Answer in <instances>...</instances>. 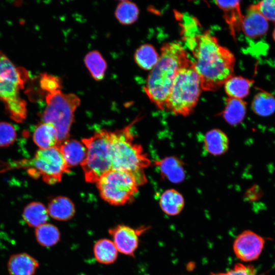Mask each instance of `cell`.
<instances>
[{
  "instance_id": "obj_2",
  "label": "cell",
  "mask_w": 275,
  "mask_h": 275,
  "mask_svg": "<svg viewBox=\"0 0 275 275\" xmlns=\"http://www.w3.org/2000/svg\"><path fill=\"white\" fill-rule=\"evenodd\" d=\"M190 60L186 50L178 43H166L161 47L158 61L151 70L144 88L151 102L160 109H165L178 71Z\"/></svg>"
},
{
  "instance_id": "obj_3",
  "label": "cell",
  "mask_w": 275,
  "mask_h": 275,
  "mask_svg": "<svg viewBox=\"0 0 275 275\" xmlns=\"http://www.w3.org/2000/svg\"><path fill=\"white\" fill-rule=\"evenodd\" d=\"M134 122L135 121L121 129L111 131L113 169L132 174L141 185L146 182L144 169L151 161L142 147L133 143L131 128Z\"/></svg>"
},
{
  "instance_id": "obj_17",
  "label": "cell",
  "mask_w": 275,
  "mask_h": 275,
  "mask_svg": "<svg viewBox=\"0 0 275 275\" xmlns=\"http://www.w3.org/2000/svg\"><path fill=\"white\" fill-rule=\"evenodd\" d=\"M155 163L158 167L162 176L170 181L177 183L184 179L185 172L183 164L177 157H167L157 161Z\"/></svg>"
},
{
  "instance_id": "obj_13",
  "label": "cell",
  "mask_w": 275,
  "mask_h": 275,
  "mask_svg": "<svg viewBox=\"0 0 275 275\" xmlns=\"http://www.w3.org/2000/svg\"><path fill=\"white\" fill-rule=\"evenodd\" d=\"M38 261L26 253L12 255L8 259L7 269L10 275H34Z\"/></svg>"
},
{
  "instance_id": "obj_11",
  "label": "cell",
  "mask_w": 275,
  "mask_h": 275,
  "mask_svg": "<svg viewBox=\"0 0 275 275\" xmlns=\"http://www.w3.org/2000/svg\"><path fill=\"white\" fill-rule=\"evenodd\" d=\"M146 228L134 229L124 224H118L108 230L118 252L133 257L139 244V236Z\"/></svg>"
},
{
  "instance_id": "obj_31",
  "label": "cell",
  "mask_w": 275,
  "mask_h": 275,
  "mask_svg": "<svg viewBox=\"0 0 275 275\" xmlns=\"http://www.w3.org/2000/svg\"><path fill=\"white\" fill-rule=\"evenodd\" d=\"M40 87L47 94L61 90V79L47 73L42 74L40 80Z\"/></svg>"
},
{
  "instance_id": "obj_33",
  "label": "cell",
  "mask_w": 275,
  "mask_h": 275,
  "mask_svg": "<svg viewBox=\"0 0 275 275\" xmlns=\"http://www.w3.org/2000/svg\"><path fill=\"white\" fill-rule=\"evenodd\" d=\"M253 5L267 21L275 22V0L262 1Z\"/></svg>"
},
{
  "instance_id": "obj_16",
  "label": "cell",
  "mask_w": 275,
  "mask_h": 275,
  "mask_svg": "<svg viewBox=\"0 0 275 275\" xmlns=\"http://www.w3.org/2000/svg\"><path fill=\"white\" fill-rule=\"evenodd\" d=\"M49 215L59 221H67L75 215V207L68 197L58 196L52 199L47 207Z\"/></svg>"
},
{
  "instance_id": "obj_21",
  "label": "cell",
  "mask_w": 275,
  "mask_h": 275,
  "mask_svg": "<svg viewBox=\"0 0 275 275\" xmlns=\"http://www.w3.org/2000/svg\"><path fill=\"white\" fill-rule=\"evenodd\" d=\"M159 204L162 211L170 216L179 214L184 206L182 195L174 189H169L162 193Z\"/></svg>"
},
{
  "instance_id": "obj_20",
  "label": "cell",
  "mask_w": 275,
  "mask_h": 275,
  "mask_svg": "<svg viewBox=\"0 0 275 275\" xmlns=\"http://www.w3.org/2000/svg\"><path fill=\"white\" fill-rule=\"evenodd\" d=\"M34 143L41 149L58 145V135L56 128L51 124L43 122L37 126L33 132Z\"/></svg>"
},
{
  "instance_id": "obj_7",
  "label": "cell",
  "mask_w": 275,
  "mask_h": 275,
  "mask_svg": "<svg viewBox=\"0 0 275 275\" xmlns=\"http://www.w3.org/2000/svg\"><path fill=\"white\" fill-rule=\"evenodd\" d=\"M96 183L102 199L116 206L130 201L138 193L139 186L132 174L115 169L103 174Z\"/></svg>"
},
{
  "instance_id": "obj_15",
  "label": "cell",
  "mask_w": 275,
  "mask_h": 275,
  "mask_svg": "<svg viewBox=\"0 0 275 275\" xmlns=\"http://www.w3.org/2000/svg\"><path fill=\"white\" fill-rule=\"evenodd\" d=\"M58 146L69 170L73 167L81 164L86 158V147L78 141L68 139Z\"/></svg>"
},
{
  "instance_id": "obj_12",
  "label": "cell",
  "mask_w": 275,
  "mask_h": 275,
  "mask_svg": "<svg viewBox=\"0 0 275 275\" xmlns=\"http://www.w3.org/2000/svg\"><path fill=\"white\" fill-rule=\"evenodd\" d=\"M268 29V21L251 5L245 16H243L241 30L248 37L258 38L263 36Z\"/></svg>"
},
{
  "instance_id": "obj_5",
  "label": "cell",
  "mask_w": 275,
  "mask_h": 275,
  "mask_svg": "<svg viewBox=\"0 0 275 275\" xmlns=\"http://www.w3.org/2000/svg\"><path fill=\"white\" fill-rule=\"evenodd\" d=\"M110 133L106 130H99L81 140L87 154L80 165L87 182L96 183L103 174L113 169Z\"/></svg>"
},
{
  "instance_id": "obj_27",
  "label": "cell",
  "mask_w": 275,
  "mask_h": 275,
  "mask_svg": "<svg viewBox=\"0 0 275 275\" xmlns=\"http://www.w3.org/2000/svg\"><path fill=\"white\" fill-rule=\"evenodd\" d=\"M159 58L155 48L150 44L140 46L135 51L134 59L136 64L146 70H152L157 64Z\"/></svg>"
},
{
  "instance_id": "obj_1",
  "label": "cell",
  "mask_w": 275,
  "mask_h": 275,
  "mask_svg": "<svg viewBox=\"0 0 275 275\" xmlns=\"http://www.w3.org/2000/svg\"><path fill=\"white\" fill-rule=\"evenodd\" d=\"M181 26L183 40L193 55L191 61L202 90H217L233 76L234 54L208 31H202L195 18H184Z\"/></svg>"
},
{
  "instance_id": "obj_18",
  "label": "cell",
  "mask_w": 275,
  "mask_h": 275,
  "mask_svg": "<svg viewBox=\"0 0 275 275\" xmlns=\"http://www.w3.org/2000/svg\"><path fill=\"white\" fill-rule=\"evenodd\" d=\"M204 146L206 150L210 154L221 155L228 150L229 139L222 130L213 129L205 133Z\"/></svg>"
},
{
  "instance_id": "obj_14",
  "label": "cell",
  "mask_w": 275,
  "mask_h": 275,
  "mask_svg": "<svg viewBox=\"0 0 275 275\" xmlns=\"http://www.w3.org/2000/svg\"><path fill=\"white\" fill-rule=\"evenodd\" d=\"M215 4L224 13V19L229 26L231 35L233 38L236 33L241 30L243 18L239 1H216Z\"/></svg>"
},
{
  "instance_id": "obj_6",
  "label": "cell",
  "mask_w": 275,
  "mask_h": 275,
  "mask_svg": "<svg viewBox=\"0 0 275 275\" xmlns=\"http://www.w3.org/2000/svg\"><path fill=\"white\" fill-rule=\"evenodd\" d=\"M46 107L42 115L43 122L52 124L58 132L59 144L68 139L74 113L80 103L75 94L61 90L47 94Z\"/></svg>"
},
{
  "instance_id": "obj_9",
  "label": "cell",
  "mask_w": 275,
  "mask_h": 275,
  "mask_svg": "<svg viewBox=\"0 0 275 275\" xmlns=\"http://www.w3.org/2000/svg\"><path fill=\"white\" fill-rule=\"evenodd\" d=\"M29 77L28 71L16 67L4 53L0 52V99L6 103L19 97Z\"/></svg>"
},
{
  "instance_id": "obj_28",
  "label": "cell",
  "mask_w": 275,
  "mask_h": 275,
  "mask_svg": "<svg viewBox=\"0 0 275 275\" xmlns=\"http://www.w3.org/2000/svg\"><path fill=\"white\" fill-rule=\"evenodd\" d=\"M84 62L92 77L100 81L104 77L107 64L102 54L97 50H92L86 55Z\"/></svg>"
},
{
  "instance_id": "obj_25",
  "label": "cell",
  "mask_w": 275,
  "mask_h": 275,
  "mask_svg": "<svg viewBox=\"0 0 275 275\" xmlns=\"http://www.w3.org/2000/svg\"><path fill=\"white\" fill-rule=\"evenodd\" d=\"M35 236L37 242L44 247H51L60 240L61 233L58 228L46 223L35 228Z\"/></svg>"
},
{
  "instance_id": "obj_22",
  "label": "cell",
  "mask_w": 275,
  "mask_h": 275,
  "mask_svg": "<svg viewBox=\"0 0 275 275\" xmlns=\"http://www.w3.org/2000/svg\"><path fill=\"white\" fill-rule=\"evenodd\" d=\"M93 253L98 262L110 264L116 261L118 251L113 241L107 238H101L94 243Z\"/></svg>"
},
{
  "instance_id": "obj_26",
  "label": "cell",
  "mask_w": 275,
  "mask_h": 275,
  "mask_svg": "<svg viewBox=\"0 0 275 275\" xmlns=\"http://www.w3.org/2000/svg\"><path fill=\"white\" fill-rule=\"evenodd\" d=\"M252 108L258 115L270 116L275 112V97L269 92L261 90L254 96Z\"/></svg>"
},
{
  "instance_id": "obj_24",
  "label": "cell",
  "mask_w": 275,
  "mask_h": 275,
  "mask_svg": "<svg viewBox=\"0 0 275 275\" xmlns=\"http://www.w3.org/2000/svg\"><path fill=\"white\" fill-rule=\"evenodd\" d=\"M253 82L252 80L242 76H232L224 85L228 97L242 99L249 94Z\"/></svg>"
},
{
  "instance_id": "obj_23",
  "label": "cell",
  "mask_w": 275,
  "mask_h": 275,
  "mask_svg": "<svg viewBox=\"0 0 275 275\" xmlns=\"http://www.w3.org/2000/svg\"><path fill=\"white\" fill-rule=\"evenodd\" d=\"M246 110V103L242 99L228 97L222 115L229 124L237 125L244 118Z\"/></svg>"
},
{
  "instance_id": "obj_32",
  "label": "cell",
  "mask_w": 275,
  "mask_h": 275,
  "mask_svg": "<svg viewBox=\"0 0 275 275\" xmlns=\"http://www.w3.org/2000/svg\"><path fill=\"white\" fill-rule=\"evenodd\" d=\"M209 275H257L255 268L252 265L237 263L230 269L224 272H212Z\"/></svg>"
},
{
  "instance_id": "obj_34",
  "label": "cell",
  "mask_w": 275,
  "mask_h": 275,
  "mask_svg": "<svg viewBox=\"0 0 275 275\" xmlns=\"http://www.w3.org/2000/svg\"><path fill=\"white\" fill-rule=\"evenodd\" d=\"M272 36H273V40L275 41V28H274V29L273 30V32Z\"/></svg>"
},
{
  "instance_id": "obj_8",
  "label": "cell",
  "mask_w": 275,
  "mask_h": 275,
  "mask_svg": "<svg viewBox=\"0 0 275 275\" xmlns=\"http://www.w3.org/2000/svg\"><path fill=\"white\" fill-rule=\"evenodd\" d=\"M25 164L30 176L34 178L41 176L43 181L49 184L60 182L63 174L70 171L58 145L40 149L34 157Z\"/></svg>"
},
{
  "instance_id": "obj_19",
  "label": "cell",
  "mask_w": 275,
  "mask_h": 275,
  "mask_svg": "<svg viewBox=\"0 0 275 275\" xmlns=\"http://www.w3.org/2000/svg\"><path fill=\"white\" fill-rule=\"evenodd\" d=\"M49 214L47 207L39 202H32L24 208L22 217L28 226L35 229L47 223Z\"/></svg>"
},
{
  "instance_id": "obj_30",
  "label": "cell",
  "mask_w": 275,
  "mask_h": 275,
  "mask_svg": "<svg viewBox=\"0 0 275 275\" xmlns=\"http://www.w3.org/2000/svg\"><path fill=\"white\" fill-rule=\"evenodd\" d=\"M15 127L8 122H0V147H7L12 144L16 138Z\"/></svg>"
},
{
  "instance_id": "obj_4",
  "label": "cell",
  "mask_w": 275,
  "mask_h": 275,
  "mask_svg": "<svg viewBox=\"0 0 275 275\" xmlns=\"http://www.w3.org/2000/svg\"><path fill=\"white\" fill-rule=\"evenodd\" d=\"M202 86L191 59L178 71L170 92L165 109L187 116L198 102Z\"/></svg>"
},
{
  "instance_id": "obj_10",
  "label": "cell",
  "mask_w": 275,
  "mask_h": 275,
  "mask_svg": "<svg viewBox=\"0 0 275 275\" xmlns=\"http://www.w3.org/2000/svg\"><path fill=\"white\" fill-rule=\"evenodd\" d=\"M265 240L251 230L240 233L233 242V252L237 258L243 262L257 259L264 248Z\"/></svg>"
},
{
  "instance_id": "obj_29",
  "label": "cell",
  "mask_w": 275,
  "mask_h": 275,
  "mask_svg": "<svg viewBox=\"0 0 275 275\" xmlns=\"http://www.w3.org/2000/svg\"><path fill=\"white\" fill-rule=\"evenodd\" d=\"M115 14L121 24L129 25L137 20L139 10L134 3L128 1H122L118 4Z\"/></svg>"
}]
</instances>
